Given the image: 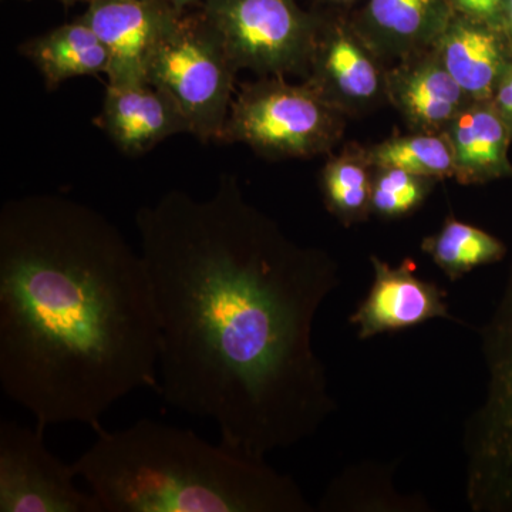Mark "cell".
I'll return each mask as SVG.
<instances>
[{
  "instance_id": "cell-1",
  "label": "cell",
  "mask_w": 512,
  "mask_h": 512,
  "mask_svg": "<svg viewBox=\"0 0 512 512\" xmlns=\"http://www.w3.org/2000/svg\"><path fill=\"white\" fill-rule=\"evenodd\" d=\"M160 323L158 392L214 421L221 443L265 458L335 409L313 346L335 268L282 237L222 175L205 200L170 191L137 211Z\"/></svg>"
},
{
  "instance_id": "cell-2",
  "label": "cell",
  "mask_w": 512,
  "mask_h": 512,
  "mask_svg": "<svg viewBox=\"0 0 512 512\" xmlns=\"http://www.w3.org/2000/svg\"><path fill=\"white\" fill-rule=\"evenodd\" d=\"M160 323L143 255L103 214L60 195L0 210V386L37 427L93 430L157 389Z\"/></svg>"
},
{
  "instance_id": "cell-3",
  "label": "cell",
  "mask_w": 512,
  "mask_h": 512,
  "mask_svg": "<svg viewBox=\"0 0 512 512\" xmlns=\"http://www.w3.org/2000/svg\"><path fill=\"white\" fill-rule=\"evenodd\" d=\"M73 461L101 512H308L291 477L265 458L154 420L94 430Z\"/></svg>"
},
{
  "instance_id": "cell-4",
  "label": "cell",
  "mask_w": 512,
  "mask_h": 512,
  "mask_svg": "<svg viewBox=\"0 0 512 512\" xmlns=\"http://www.w3.org/2000/svg\"><path fill=\"white\" fill-rule=\"evenodd\" d=\"M483 400L464 431L466 500L474 512H512V266L483 326Z\"/></svg>"
},
{
  "instance_id": "cell-5",
  "label": "cell",
  "mask_w": 512,
  "mask_h": 512,
  "mask_svg": "<svg viewBox=\"0 0 512 512\" xmlns=\"http://www.w3.org/2000/svg\"><path fill=\"white\" fill-rule=\"evenodd\" d=\"M343 126V110L315 84L272 76L242 87L220 141L247 144L265 157L308 158L335 146Z\"/></svg>"
},
{
  "instance_id": "cell-6",
  "label": "cell",
  "mask_w": 512,
  "mask_h": 512,
  "mask_svg": "<svg viewBox=\"0 0 512 512\" xmlns=\"http://www.w3.org/2000/svg\"><path fill=\"white\" fill-rule=\"evenodd\" d=\"M232 63L202 16L178 19L158 46L148 83L174 101L201 141H220L234 93Z\"/></svg>"
},
{
  "instance_id": "cell-7",
  "label": "cell",
  "mask_w": 512,
  "mask_h": 512,
  "mask_svg": "<svg viewBox=\"0 0 512 512\" xmlns=\"http://www.w3.org/2000/svg\"><path fill=\"white\" fill-rule=\"evenodd\" d=\"M201 16L237 72L284 77L311 69L318 33L292 0H205Z\"/></svg>"
},
{
  "instance_id": "cell-8",
  "label": "cell",
  "mask_w": 512,
  "mask_h": 512,
  "mask_svg": "<svg viewBox=\"0 0 512 512\" xmlns=\"http://www.w3.org/2000/svg\"><path fill=\"white\" fill-rule=\"evenodd\" d=\"M43 431L0 424V511L101 512L94 495L74 483L73 464L46 447Z\"/></svg>"
},
{
  "instance_id": "cell-9",
  "label": "cell",
  "mask_w": 512,
  "mask_h": 512,
  "mask_svg": "<svg viewBox=\"0 0 512 512\" xmlns=\"http://www.w3.org/2000/svg\"><path fill=\"white\" fill-rule=\"evenodd\" d=\"M181 15L168 0H90L80 20L109 52V86L126 87L148 83L151 60Z\"/></svg>"
},
{
  "instance_id": "cell-10",
  "label": "cell",
  "mask_w": 512,
  "mask_h": 512,
  "mask_svg": "<svg viewBox=\"0 0 512 512\" xmlns=\"http://www.w3.org/2000/svg\"><path fill=\"white\" fill-rule=\"evenodd\" d=\"M370 262L375 272L372 288L349 318L360 339L416 328L433 319H453L446 292L421 279L413 261L392 266L372 256Z\"/></svg>"
},
{
  "instance_id": "cell-11",
  "label": "cell",
  "mask_w": 512,
  "mask_h": 512,
  "mask_svg": "<svg viewBox=\"0 0 512 512\" xmlns=\"http://www.w3.org/2000/svg\"><path fill=\"white\" fill-rule=\"evenodd\" d=\"M386 94L404 120L420 133H444L473 101L434 49L404 57L400 66L386 74Z\"/></svg>"
},
{
  "instance_id": "cell-12",
  "label": "cell",
  "mask_w": 512,
  "mask_h": 512,
  "mask_svg": "<svg viewBox=\"0 0 512 512\" xmlns=\"http://www.w3.org/2000/svg\"><path fill=\"white\" fill-rule=\"evenodd\" d=\"M94 123L128 156L146 154L174 134L190 133L174 101L150 83L107 86L103 109Z\"/></svg>"
},
{
  "instance_id": "cell-13",
  "label": "cell",
  "mask_w": 512,
  "mask_h": 512,
  "mask_svg": "<svg viewBox=\"0 0 512 512\" xmlns=\"http://www.w3.org/2000/svg\"><path fill=\"white\" fill-rule=\"evenodd\" d=\"M437 56L458 86L473 101L493 100L512 53L503 30L467 18L451 16L437 40Z\"/></svg>"
},
{
  "instance_id": "cell-14",
  "label": "cell",
  "mask_w": 512,
  "mask_h": 512,
  "mask_svg": "<svg viewBox=\"0 0 512 512\" xmlns=\"http://www.w3.org/2000/svg\"><path fill=\"white\" fill-rule=\"evenodd\" d=\"M454 157V178L464 185L512 180L510 128L493 100L471 101L444 131Z\"/></svg>"
},
{
  "instance_id": "cell-15",
  "label": "cell",
  "mask_w": 512,
  "mask_h": 512,
  "mask_svg": "<svg viewBox=\"0 0 512 512\" xmlns=\"http://www.w3.org/2000/svg\"><path fill=\"white\" fill-rule=\"evenodd\" d=\"M311 69L309 82L343 111L349 104H367L386 93V76L365 47L345 32L319 40Z\"/></svg>"
},
{
  "instance_id": "cell-16",
  "label": "cell",
  "mask_w": 512,
  "mask_h": 512,
  "mask_svg": "<svg viewBox=\"0 0 512 512\" xmlns=\"http://www.w3.org/2000/svg\"><path fill=\"white\" fill-rule=\"evenodd\" d=\"M372 49L409 57L436 46L451 19L444 0H370Z\"/></svg>"
},
{
  "instance_id": "cell-17",
  "label": "cell",
  "mask_w": 512,
  "mask_h": 512,
  "mask_svg": "<svg viewBox=\"0 0 512 512\" xmlns=\"http://www.w3.org/2000/svg\"><path fill=\"white\" fill-rule=\"evenodd\" d=\"M20 52L36 64L50 90L73 77L107 74L110 66L106 46L83 20L26 42Z\"/></svg>"
},
{
  "instance_id": "cell-18",
  "label": "cell",
  "mask_w": 512,
  "mask_h": 512,
  "mask_svg": "<svg viewBox=\"0 0 512 512\" xmlns=\"http://www.w3.org/2000/svg\"><path fill=\"white\" fill-rule=\"evenodd\" d=\"M421 248L450 281H458L480 266L497 264L507 254L503 241L453 217L437 234L424 239Z\"/></svg>"
},
{
  "instance_id": "cell-19",
  "label": "cell",
  "mask_w": 512,
  "mask_h": 512,
  "mask_svg": "<svg viewBox=\"0 0 512 512\" xmlns=\"http://www.w3.org/2000/svg\"><path fill=\"white\" fill-rule=\"evenodd\" d=\"M372 168L367 150H345L323 168L326 207L343 224L366 220L372 212Z\"/></svg>"
},
{
  "instance_id": "cell-20",
  "label": "cell",
  "mask_w": 512,
  "mask_h": 512,
  "mask_svg": "<svg viewBox=\"0 0 512 512\" xmlns=\"http://www.w3.org/2000/svg\"><path fill=\"white\" fill-rule=\"evenodd\" d=\"M375 168H399L407 173L444 180L454 178L453 150L444 133H417L393 137L367 150Z\"/></svg>"
},
{
  "instance_id": "cell-21",
  "label": "cell",
  "mask_w": 512,
  "mask_h": 512,
  "mask_svg": "<svg viewBox=\"0 0 512 512\" xmlns=\"http://www.w3.org/2000/svg\"><path fill=\"white\" fill-rule=\"evenodd\" d=\"M434 180L399 168H376L373 175L372 212L383 218L410 214L426 200Z\"/></svg>"
},
{
  "instance_id": "cell-22",
  "label": "cell",
  "mask_w": 512,
  "mask_h": 512,
  "mask_svg": "<svg viewBox=\"0 0 512 512\" xmlns=\"http://www.w3.org/2000/svg\"><path fill=\"white\" fill-rule=\"evenodd\" d=\"M467 18L503 30L504 0H448Z\"/></svg>"
},
{
  "instance_id": "cell-23",
  "label": "cell",
  "mask_w": 512,
  "mask_h": 512,
  "mask_svg": "<svg viewBox=\"0 0 512 512\" xmlns=\"http://www.w3.org/2000/svg\"><path fill=\"white\" fill-rule=\"evenodd\" d=\"M495 109L503 117L505 124L510 128L512 136V63L505 70L504 76L498 83L497 90L493 97Z\"/></svg>"
},
{
  "instance_id": "cell-24",
  "label": "cell",
  "mask_w": 512,
  "mask_h": 512,
  "mask_svg": "<svg viewBox=\"0 0 512 512\" xmlns=\"http://www.w3.org/2000/svg\"><path fill=\"white\" fill-rule=\"evenodd\" d=\"M503 32L512 53V0H504Z\"/></svg>"
},
{
  "instance_id": "cell-25",
  "label": "cell",
  "mask_w": 512,
  "mask_h": 512,
  "mask_svg": "<svg viewBox=\"0 0 512 512\" xmlns=\"http://www.w3.org/2000/svg\"><path fill=\"white\" fill-rule=\"evenodd\" d=\"M168 2L173 3L175 8L184 10L188 5H192V3L197 2V0H168Z\"/></svg>"
},
{
  "instance_id": "cell-26",
  "label": "cell",
  "mask_w": 512,
  "mask_h": 512,
  "mask_svg": "<svg viewBox=\"0 0 512 512\" xmlns=\"http://www.w3.org/2000/svg\"><path fill=\"white\" fill-rule=\"evenodd\" d=\"M59 2L66 3V5H73V3L90 2V0H59Z\"/></svg>"
}]
</instances>
